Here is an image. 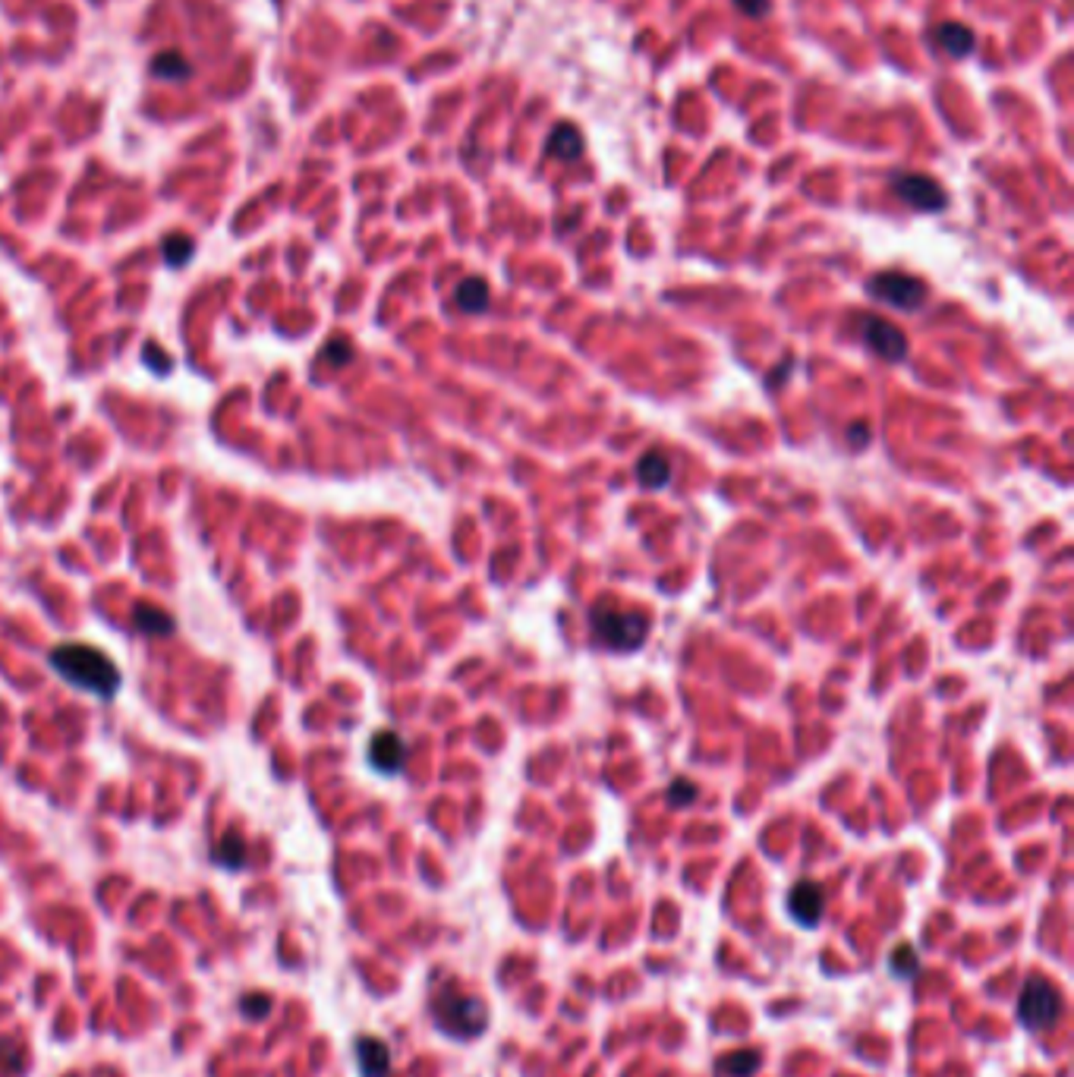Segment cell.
Listing matches in <instances>:
<instances>
[{
    "instance_id": "1",
    "label": "cell",
    "mask_w": 1074,
    "mask_h": 1077,
    "mask_svg": "<svg viewBox=\"0 0 1074 1077\" xmlns=\"http://www.w3.org/2000/svg\"><path fill=\"white\" fill-rule=\"evenodd\" d=\"M51 665L66 684L92 693V697L111 699L121 687V671L102 649L89 643H61L51 649Z\"/></svg>"
},
{
    "instance_id": "2",
    "label": "cell",
    "mask_w": 1074,
    "mask_h": 1077,
    "mask_svg": "<svg viewBox=\"0 0 1074 1077\" xmlns=\"http://www.w3.org/2000/svg\"><path fill=\"white\" fill-rule=\"evenodd\" d=\"M593 630L608 649H636L646 637V618L634 611H612L599 608L593 611Z\"/></svg>"
},
{
    "instance_id": "3",
    "label": "cell",
    "mask_w": 1074,
    "mask_h": 1077,
    "mask_svg": "<svg viewBox=\"0 0 1074 1077\" xmlns=\"http://www.w3.org/2000/svg\"><path fill=\"white\" fill-rule=\"evenodd\" d=\"M1059 1005H1062L1059 989L1037 976V980H1030L1024 989H1021L1018 1017L1027 1030H1043V1027H1052V1024H1056Z\"/></svg>"
},
{
    "instance_id": "4",
    "label": "cell",
    "mask_w": 1074,
    "mask_h": 1077,
    "mask_svg": "<svg viewBox=\"0 0 1074 1077\" xmlns=\"http://www.w3.org/2000/svg\"><path fill=\"white\" fill-rule=\"evenodd\" d=\"M870 293L888 303V306L914 313L926 300V284L914 274H905V271H883L870 281Z\"/></svg>"
},
{
    "instance_id": "5",
    "label": "cell",
    "mask_w": 1074,
    "mask_h": 1077,
    "mask_svg": "<svg viewBox=\"0 0 1074 1077\" xmlns=\"http://www.w3.org/2000/svg\"><path fill=\"white\" fill-rule=\"evenodd\" d=\"M435 1017H439V1024L448 1030V1034H457V1036L479 1034V1030L486 1027V1011H482L479 1002L469 999V995L454 993V989H448V993L439 999Z\"/></svg>"
},
{
    "instance_id": "6",
    "label": "cell",
    "mask_w": 1074,
    "mask_h": 1077,
    "mask_svg": "<svg viewBox=\"0 0 1074 1077\" xmlns=\"http://www.w3.org/2000/svg\"><path fill=\"white\" fill-rule=\"evenodd\" d=\"M860 337H864L873 353L883 356L888 362H898L907 356V337L901 334L898 325H892L883 315H864L860 319Z\"/></svg>"
},
{
    "instance_id": "7",
    "label": "cell",
    "mask_w": 1074,
    "mask_h": 1077,
    "mask_svg": "<svg viewBox=\"0 0 1074 1077\" xmlns=\"http://www.w3.org/2000/svg\"><path fill=\"white\" fill-rule=\"evenodd\" d=\"M892 189L901 202H907L917 211H939L945 208V189L933 177L924 174H898L892 180Z\"/></svg>"
},
{
    "instance_id": "8",
    "label": "cell",
    "mask_w": 1074,
    "mask_h": 1077,
    "mask_svg": "<svg viewBox=\"0 0 1074 1077\" xmlns=\"http://www.w3.org/2000/svg\"><path fill=\"white\" fill-rule=\"evenodd\" d=\"M369 763L379 772H384V775H394L407 763V744L394 731H379L373 737V744H369Z\"/></svg>"
},
{
    "instance_id": "9",
    "label": "cell",
    "mask_w": 1074,
    "mask_h": 1077,
    "mask_svg": "<svg viewBox=\"0 0 1074 1077\" xmlns=\"http://www.w3.org/2000/svg\"><path fill=\"white\" fill-rule=\"evenodd\" d=\"M788 908H791L794 920L813 927L822 914V889L817 882H798L788 895Z\"/></svg>"
},
{
    "instance_id": "10",
    "label": "cell",
    "mask_w": 1074,
    "mask_h": 1077,
    "mask_svg": "<svg viewBox=\"0 0 1074 1077\" xmlns=\"http://www.w3.org/2000/svg\"><path fill=\"white\" fill-rule=\"evenodd\" d=\"M356 1062H360L363 1077H388L391 1068L388 1046L382 1040H375V1036H360L356 1040Z\"/></svg>"
},
{
    "instance_id": "11",
    "label": "cell",
    "mask_w": 1074,
    "mask_h": 1077,
    "mask_svg": "<svg viewBox=\"0 0 1074 1077\" xmlns=\"http://www.w3.org/2000/svg\"><path fill=\"white\" fill-rule=\"evenodd\" d=\"M454 300H457V306H460L463 313H473V315L486 313L489 300H492L486 277H467V281H460V284H457Z\"/></svg>"
},
{
    "instance_id": "12",
    "label": "cell",
    "mask_w": 1074,
    "mask_h": 1077,
    "mask_svg": "<svg viewBox=\"0 0 1074 1077\" xmlns=\"http://www.w3.org/2000/svg\"><path fill=\"white\" fill-rule=\"evenodd\" d=\"M936 44L952 57H967L973 51V32L961 23H943L936 29Z\"/></svg>"
},
{
    "instance_id": "13",
    "label": "cell",
    "mask_w": 1074,
    "mask_h": 1077,
    "mask_svg": "<svg viewBox=\"0 0 1074 1077\" xmlns=\"http://www.w3.org/2000/svg\"><path fill=\"white\" fill-rule=\"evenodd\" d=\"M548 155L558 158V161H576V158L583 155V136L576 127H570V123H561V127H555L552 139H548Z\"/></svg>"
},
{
    "instance_id": "14",
    "label": "cell",
    "mask_w": 1074,
    "mask_h": 1077,
    "mask_svg": "<svg viewBox=\"0 0 1074 1077\" xmlns=\"http://www.w3.org/2000/svg\"><path fill=\"white\" fill-rule=\"evenodd\" d=\"M211 857H215L218 867L224 870H243L249 861V848L247 841H243L237 832H230V835H224L221 841L215 844V851H211Z\"/></svg>"
},
{
    "instance_id": "15",
    "label": "cell",
    "mask_w": 1074,
    "mask_h": 1077,
    "mask_svg": "<svg viewBox=\"0 0 1074 1077\" xmlns=\"http://www.w3.org/2000/svg\"><path fill=\"white\" fill-rule=\"evenodd\" d=\"M132 624H136L139 633H149V637H170L174 633L170 614L155 605H139L136 614H132Z\"/></svg>"
},
{
    "instance_id": "16",
    "label": "cell",
    "mask_w": 1074,
    "mask_h": 1077,
    "mask_svg": "<svg viewBox=\"0 0 1074 1077\" xmlns=\"http://www.w3.org/2000/svg\"><path fill=\"white\" fill-rule=\"evenodd\" d=\"M668 476H672V464H668V457L662 451L643 454L640 464H636V479L646 488H662L668 482Z\"/></svg>"
},
{
    "instance_id": "17",
    "label": "cell",
    "mask_w": 1074,
    "mask_h": 1077,
    "mask_svg": "<svg viewBox=\"0 0 1074 1077\" xmlns=\"http://www.w3.org/2000/svg\"><path fill=\"white\" fill-rule=\"evenodd\" d=\"M151 72L158 79H187L192 72V63L183 54H177V51H164V54H158L151 61Z\"/></svg>"
},
{
    "instance_id": "18",
    "label": "cell",
    "mask_w": 1074,
    "mask_h": 1077,
    "mask_svg": "<svg viewBox=\"0 0 1074 1077\" xmlns=\"http://www.w3.org/2000/svg\"><path fill=\"white\" fill-rule=\"evenodd\" d=\"M192 253H196V243L189 240V236H183V234H174V236H168V240H164V262H168V265H187V262L192 259Z\"/></svg>"
},
{
    "instance_id": "19",
    "label": "cell",
    "mask_w": 1074,
    "mask_h": 1077,
    "mask_svg": "<svg viewBox=\"0 0 1074 1077\" xmlns=\"http://www.w3.org/2000/svg\"><path fill=\"white\" fill-rule=\"evenodd\" d=\"M721 1072L731 1077H750L753 1072H760V1053H731L721 1062Z\"/></svg>"
},
{
    "instance_id": "20",
    "label": "cell",
    "mask_w": 1074,
    "mask_h": 1077,
    "mask_svg": "<svg viewBox=\"0 0 1074 1077\" xmlns=\"http://www.w3.org/2000/svg\"><path fill=\"white\" fill-rule=\"evenodd\" d=\"M696 797V788L687 778H674L672 788H668V803H674V807H687Z\"/></svg>"
},
{
    "instance_id": "21",
    "label": "cell",
    "mask_w": 1074,
    "mask_h": 1077,
    "mask_svg": "<svg viewBox=\"0 0 1074 1077\" xmlns=\"http://www.w3.org/2000/svg\"><path fill=\"white\" fill-rule=\"evenodd\" d=\"M240 1008L247 1017H258V1021H262V1017H268V1011H271V995H265V993L247 995V999L240 1002Z\"/></svg>"
},
{
    "instance_id": "22",
    "label": "cell",
    "mask_w": 1074,
    "mask_h": 1077,
    "mask_svg": "<svg viewBox=\"0 0 1074 1077\" xmlns=\"http://www.w3.org/2000/svg\"><path fill=\"white\" fill-rule=\"evenodd\" d=\"M740 13H747L750 19H762L769 13V0H734Z\"/></svg>"
},
{
    "instance_id": "23",
    "label": "cell",
    "mask_w": 1074,
    "mask_h": 1077,
    "mask_svg": "<svg viewBox=\"0 0 1074 1077\" xmlns=\"http://www.w3.org/2000/svg\"><path fill=\"white\" fill-rule=\"evenodd\" d=\"M324 356H328V360H334L331 362V366H343V362H350V356H353V350H350V343H331L328 350H324Z\"/></svg>"
},
{
    "instance_id": "24",
    "label": "cell",
    "mask_w": 1074,
    "mask_h": 1077,
    "mask_svg": "<svg viewBox=\"0 0 1074 1077\" xmlns=\"http://www.w3.org/2000/svg\"><path fill=\"white\" fill-rule=\"evenodd\" d=\"M851 441H854V447H864V445H866V426H864V422H860V426H854Z\"/></svg>"
}]
</instances>
